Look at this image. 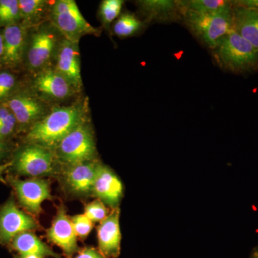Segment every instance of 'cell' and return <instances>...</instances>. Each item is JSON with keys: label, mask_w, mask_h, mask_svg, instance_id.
<instances>
[{"label": "cell", "mask_w": 258, "mask_h": 258, "mask_svg": "<svg viewBox=\"0 0 258 258\" xmlns=\"http://www.w3.org/2000/svg\"><path fill=\"white\" fill-rule=\"evenodd\" d=\"M13 115V113L8 108H0V121L8 119Z\"/></svg>", "instance_id": "obj_32"}, {"label": "cell", "mask_w": 258, "mask_h": 258, "mask_svg": "<svg viewBox=\"0 0 258 258\" xmlns=\"http://www.w3.org/2000/svg\"><path fill=\"white\" fill-rule=\"evenodd\" d=\"M10 181L20 203L32 214L40 213L43 202L52 200L50 184L46 180L34 178L27 180L12 179Z\"/></svg>", "instance_id": "obj_8"}, {"label": "cell", "mask_w": 258, "mask_h": 258, "mask_svg": "<svg viewBox=\"0 0 258 258\" xmlns=\"http://www.w3.org/2000/svg\"><path fill=\"white\" fill-rule=\"evenodd\" d=\"M124 2L122 0H104L100 7V15L103 23L108 25L120 14Z\"/></svg>", "instance_id": "obj_25"}, {"label": "cell", "mask_w": 258, "mask_h": 258, "mask_svg": "<svg viewBox=\"0 0 258 258\" xmlns=\"http://www.w3.org/2000/svg\"><path fill=\"white\" fill-rule=\"evenodd\" d=\"M234 3L244 8L249 9L255 10L258 11V0H240V1H234Z\"/></svg>", "instance_id": "obj_31"}, {"label": "cell", "mask_w": 258, "mask_h": 258, "mask_svg": "<svg viewBox=\"0 0 258 258\" xmlns=\"http://www.w3.org/2000/svg\"><path fill=\"white\" fill-rule=\"evenodd\" d=\"M34 86L38 92L53 99H64L71 95L72 86L57 71L48 69L35 78Z\"/></svg>", "instance_id": "obj_16"}, {"label": "cell", "mask_w": 258, "mask_h": 258, "mask_svg": "<svg viewBox=\"0 0 258 258\" xmlns=\"http://www.w3.org/2000/svg\"><path fill=\"white\" fill-rule=\"evenodd\" d=\"M51 18L54 26L69 41L79 42L84 35H98V29L93 28L84 18L74 0L56 2L52 6Z\"/></svg>", "instance_id": "obj_4"}, {"label": "cell", "mask_w": 258, "mask_h": 258, "mask_svg": "<svg viewBox=\"0 0 258 258\" xmlns=\"http://www.w3.org/2000/svg\"><path fill=\"white\" fill-rule=\"evenodd\" d=\"M8 108L14 115L17 123L28 125L38 119L43 108L36 100L27 96L13 97L8 103Z\"/></svg>", "instance_id": "obj_18"}, {"label": "cell", "mask_w": 258, "mask_h": 258, "mask_svg": "<svg viewBox=\"0 0 258 258\" xmlns=\"http://www.w3.org/2000/svg\"><path fill=\"white\" fill-rule=\"evenodd\" d=\"M73 88L82 86L80 53L78 42L64 40L57 55V70Z\"/></svg>", "instance_id": "obj_12"}, {"label": "cell", "mask_w": 258, "mask_h": 258, "mask_svg": "<svg viewBox=\"0 0 258 258\" xmlns=\"http://www.w3.org/2000/svg\"><path fill=\"white\" fill-rule=\"evenodd\" d=\"M82 121L83 111L79 107L57 108L32 125L27 138L31 144L51 149L58 147L61 141Z\"/></svg>", "instance_id": "obj_1"}, {"label": "cell", "mask_w": 258, "mask_h": 258, "mask_svg": "<svg viewBox=\"0 0 258 258\" xmlns=\"http://www.w3.org/2000/svg\"><path fill=\"white\" fill-rule=\"evenodd\" d=\"M98 165L99 163L92 160L69 166L64 174L68 187L78 195L92 193Z\"/></svg>", "instance_id": "obj_13"}, {"label": "cell", "mask_w": 258, "mask_h": 258, "mask_svg": "<svg viewBox=\"0 0 258 258\" xmlns=\"http://www.w3.org/2000/svg\"><path fill=\"white\" fill-rule=\"evenodd\" d=\"M71 220L77 237L85 238L92 230L93 222L84 213L75 215Z\"/></svg>", "instance_id": "obj_27"}, {"label": "cell", "mask_w": 258, "mask_h": 258, "mask_svg": "<svg viewBox=\"0 0 258 258\" xmlns=\"http://www.w3.org/2000/svg\"><path fill=\"white\" fill-rule=\"evenodd\" d=\"M57 38L48 29H42L32 35L28 52L30 69H39L50 60L55 49Z\"/></svg>", "instance_id": "obj_14"}, {"label": "cell", "mask_w": 258, "mask_h": 258, "mask_svg": "<svg viewBox=\"0 0 258 258\" xmlns=\"http://www.w3.org/2000/svg\"><path fill=\"white\" fill-rule=\"evenodd\" d=\"M252 258H258V249L257 250L254 251L253 254H252Z\"/></svg>", "instance_id": "obj_37"}, {"label": "cell", "mask_w": 258, "mask_h": 258, "mask_svg": "<svg viewBox=\"0 0 258 258\" xmlns=\"http://www.w3.org/2000/svg\"><path fill=\"white\" fill-rule=\"evenodd\" d=\"M139 5L148 20L174 21L181 17L178 1L145 0L139 2Z\"/></svg>", "instance_id": "obj_19"}, {"label": "cell", "mask_w": 258, "mask_h": 258, "mask_svg": "<svg viewBox=\"0 0 258 258\" xmlns=\"http://www.w3.org/2000/svg\"><path fill=\"white\" fill-rule=\"evenodd\" d=\"M229 3L225 0H187L178 1L180 11L207 13L216 11Z\"/></svg>", "instance_id": "obj_21"}, {"label": "cell", "mask_w": 258, "mask_h": 258, "mask_svg": "<svg viewBox=\"0 0 258 258\" xmlns=\"http://www.w3.org/2000/svg\"><path fill=\"white\" fill-rule=\"evenodd\" d=\"M15 86V78L10 73L0 72V99L5 98L13 91Z\"/></svg>", "instance_id": "obj_28"}, {"label": "cell", "mask_w": 258, "mask_h": 258, "mask_svg": "<svg viewBox=\"0 0 258 258\" xmlns=\"http://www.w3.org/2000/svg\"><path fill=\"white\" fill-rule=\"evenodd\" d=\"M47 236L51 242L58 246L67 255H71L79 249L77 235L63 205L57 210V215L47 231Z\"/></svg>", "instance_id": "obj_11"}, {"label": "cell", "mask_w": 258, "mask_h": 258, "mask_svg": "<svg viewBox=\"0 0 258 258\" xmlns=\"http://www.w3.org/2000/svg\"><path fill=\"white\" fill-rule=\"evenodd\" d=\"M233 1L216 11L198 13L181 11L186 25L209 48H215L222 37L234 30Z\"/></svg>", "instance_id": "obj_2"}, {"label": "cell", "mask_w": 258, "mask_h": 258, "mask_svg": "<svg viewBox=\"0 0 258 258\" xmlns=\"http://www.w3.org/2000/svg\"><path fill=\"white\" fill-rule=\"evenodd\" d=\"M17 123V120L15 119L14 115L0 121V138L6 137L9 135L14 130L15 124Z\"/></svg>", "instance_id": "obj_29"}, {"label": "cell", "mask_w": 258, "mask_h": 258, "mask_svg": "<svg viewBox=\"0 0 258 258\" xmlns=\"http://www.w3.org/2000/svg\"><path fill=\"white\" fill-rule=\"evenodd\" d=\"M144 24L135 15L125 13L120 17L113 27V32L117 36L128 37L139 31Z\"/></svg>", "instance_id": "obj_22"}, {"label": "cell", "mask_w": 258, "mask_h": 258, "mask_svg": "<svg viewBox=\"0 0 258 258\" xmlns=\"http://www.w3.org/2000/svg\"><path fill=\"white\" fill-rule=\"evenodd\" d=\"M5 144L2 142L1 138H0V158L3 157L5 153Z\"/></svg>", "instance_id": "obj_35"}, {"label": "cell", "mask_w": 258, "mask_h": 258, "mask_svg": "<svg viewBox=\"0 0 258 258\" xmlns=\"http://www.w3.org/2000/svg\"><path fill=\"white\" fill-rule=\"evenodd\" d=\"M20 18L18 0H0V25L8 26Z\"/></svg>", "instance_id": "obj_23"}, {"label": "cell", "mask_w": 258, "mask_h": 258, "mask_svg": "<svg viewBox=\"0 0 258 258\" xmlns=\"http://www.w3.org/2000/svg\"><path fill=\"white\" fill-rule=\"evenodd\" d=\"M120 209H112L98 227V250L106 258H117L120 254L121 232Z\"/></svg>", "instance_id": "obj_9"}, {"label": "cell", "mask_w": 258, "mask_h": 258, "mask_svg": "<svg viewBox=\"0 0 258 258\" xmlns=\"http://www.w3.org/2000/svg\"><path fill=\"white\" fill-rule=\"evenodd\" d=\"M109 213V210L105 204L99 200L88 203L85 208V215L93 222L103 221Z\"/></svg>", "instance_id": "obj_26"}, {"label": "cell", "mask_w": 258, "mask_h": 258, "mask_svg": "<svg viewBox=\"0 0 258 258\" xmlns=\"http://www.w3.org/2000/svg\"><path fill=\"white\" fill-rule=\"evenodd\" d=\"M233 5L234 30L258 51V11Z\"/></svg>", "instance_id": "obj_17"}, {"label": "cell", "mask_w": 258, "mask_h": 258, "mask_svg": "<svg viewBox=\"0 0 258 258\" xmlns=\"http://www.w3.org/2000/svg\"><path fill=\"white\" fill-rule=\"evenodd\" d=\"M3 56L2 62L6 66H18L21 62L25 50V30L18 24H12L3 30Z\"/></svg>", "instance_id": "obj_15"}, {"label": "cell", "mask_w": 258, "mask_h": 258, "mask_svg": "<svg viewBox=\"0 0 258 258\" xmlns=\"http://www.w3.org/2000/svg\"><path fill=\"white\" fill-rule=\"evenodd\" d=\"M14 169L20 175L33 178L51 174L54 169L51 149L36 144L23 147L15 157Z\"/></svg>", "instance_id": "obj_6"}, {"label": "cell", "mask_w": 258, "mask_h": 258, "mask_svg": "<svg viewBox=\"0 0 258 258\" xmlns=\"http://www.w3.org/2000/svg\"><path fill=\"white\" fill-rule=\"evenodd\" d=\"M3 35L0 34V63L3 60Z\"/></svg>", "instance_id": "obj_33"}, {"label": "cell", "mask_w": 258, "mask_h": 258, "mask_svg": "<svg viewBox=\"0 0 258 258\" xmlns=\"http://www.w3.org/2000/svg\"><path fill=\"white\" fill-rule=\"evenodd\" d=\"M45 3L43 0H19L20 18L27 21L34 20L42 13Z\"/></svg>", "instance_id": "obj_24"}, {"label": "cell", "mask_w": 258, "mask_h": 258, "mask_svg": "<svg viewBox=\"0 0 258 258\" xmlns=\"http://www.w3.org/2000/svg\"><path fill=\"white\" fill-rule=\"evenodd\" d=\"M212 52L220 67L230 72L258 71V51L235 30L222 37Z\"/></svg>", "instance_id": "obj_3"}, {"label": "cell", "mask_w": 258, "mask_h": 258, "mask_svg": "<svg viewBox=\"0 0 258 258\" xmlns=\"http://www.w3.org/2000/svg\"><path fill=\"white\" fill-rule=\"evenodd\" d=\"M12 246L21 257L36 255L41 258L46 256L59 258L58 254L54 252L31 232H23L16 236L12 241Z\"/></svg>", "instance_id": "obj_20"}, {"label": "cell", "mask_w": 258, "mask_h": 258, "mask_svg": "<svg viewBox=\"0 0 258 258\" xmlns=\"http://www.w3.org/2000/svg\"><path fill=\"white\" fill-rule=\"evenodd\" d=\"M8 164H3V165H2V164H0V181H3V174L4 173V171L6 170L7 168H8Z\"/></svg>", "instance_id": "obj_34"}, {"label": "cell", "mask_w": 258, "mask_h": 258, "mask_svg": "<svg viewBox=\"0 0 258 258\" xmlns=\"http://www.w3.org/2000/svg\"><path fill=\"white\" fill-rule=\"evenodd\" d=\"M75 258H106L96 249L93 247H88L85 248L79 252Z\"/></svg>", "instance_id": "obj_30"}, {"label": "cell", "mask_w": 258, "mask_h": 258, "mask_svg": "<svg viewBox=\"0 0 258 258\" xmlns=\"http://www.w3.org/2000/svg\"><path fill=\"white\" fill-rule=\"evenodd\" d=\"M57 149L60 159L69 166L93 160L96 152L92 132L83 123L61 141Z\"/></svg>", "instance_id": "obj_5"}, {"label": "cell", "mask_w": 258, "mask_h": 258, "mask_svg": "<svg viewBox=\"0 0 258 258\" xmlns=\"http://www.w3.org/2000/svg\"><path fill=\"white\" fill-rule=\"evenodd\" d=\"M92 193L111 209L118 208L123 196V184L111 169L99 164Z\"/></svg>", "instance_id": "obj_10"}, {"label": "cell", "mask_w": 258, "mask_h": 258, "mask_svg": "<svg viewBox=\"0 0 258 258\" xmlns=\"http://www.w3.org/2000/svg\"><path fill=\"white\" fill-rule=\"evenodd\" d=\"M37 227L36 221L9 200L0 209V243L8 244L16 236Z\"/></svg>", "instance_id": "obj_7"}, {"label": "cell", "mask_w": 258, "mask_h": 258, "mask_svg": "<svg viewBox=\"0 0 258 258\" xmlns=\"http://www.w3.org/2000/svg\"><path fill=\"white\" fill-rule=\"evenodd\" d=\"M22 258H41V257H38V256H36V255H26V256H23V257H22Z\"/></svg>", "instance_id": "obj_36"}]
</instances>
